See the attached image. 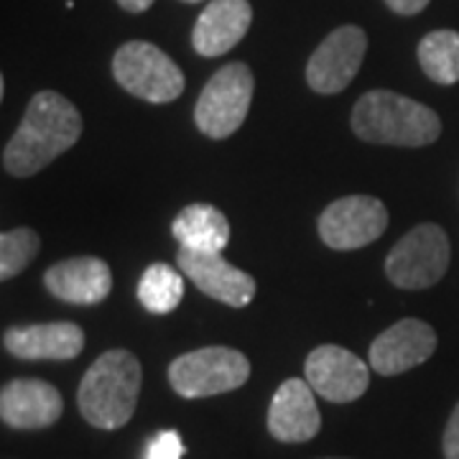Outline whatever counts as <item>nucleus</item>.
<instances>
[{
  "label": "nucleus",
  "mask_w": 459,
  "mask_h": 459,
  "mask_svg": "<svg viewBox=\"0 0 459 459\" xmlns=\"http://www.w3.org/2000/svg\"><path fill=\"white\" fill-rule=\"evenodd\" d=\"M250 23L253 8L247 0H212L195 23L192 47L207 59L222 56L246 39Z\"/></svg>",
  "instance_id": "nucleus-17"
},
{
  "label": "nucleus",
  "mask_w": 459,
  "mask_h": 459,
  "mask_svg": "<svg viewBox=\"0 0 459 459\" xmlns=\"http://www.w3.org/2000/svg\"><path fill=\"white\" fill-rule=\"evenodd\" d=\"M437 350V332L421 319H401L370 344V368L377 376H401L427 362Z\"/></svg>",
  "instance_id": "nucleus-13"
},
{
  "label": "nucleus",
  "mask_w": 459,
  "mask_h": 459,
  "mask_svg": "<svg viewBox=\"0 0 459 459\" xmlns=\"http://www.w3.org/2000/svg\"><path fill=\"white\" fill-rule=\"evenodd\" d=\"M171 235L179 240L181 247L199 253H222L230 243V222L212 204H189L174 217Z\"/></svg>",
  "instance_id": "nucleus-18"
},
{
  "label": "nucleus",
  "mask_w": 459,
  "mask_h": 459,
  "mask_svg": "<svg viewBox=\"0 0 459 459\" xmlns=\"http://www.w3.org/2000/svg\"><path fill=\"white\" fill-rule=\"evenodd\" d=\"M385 5L398 16H416L429 5V0H385Z\"/></svg>",
  "instance_id": "nucleus-24"
},
{
  "label": "nucleus",
  "mask_w": 459,
  "mask_h": 459,
  "mask_svg": "<svg viewBox=\"0 0 459 459\" xmlns=\"http://www.w3.org/2000/svg\"><path fill=\"white\" fill-rule=\"evenodd\" d=\"M419 65L431 82H459V33L449 29L427 33L419 44Z\"/></svg>",
  "instance_id": "nucleus-19"
},
{
  "label": "nucleus",
  "mask_w": 459,
  "mask_h": 459,
  "mask_svg": "<svg viewBox=\"0 0 459 459\" xmlns=\"http://www.w3.org/2000/svg\"><path fill=\"white\" fill-rule=\"evenodd\" d=\"M44 283L51 296L69 301V304L90 307V304H100L110 296L113 271L108 263L95 255L69 258V261L51 265L44 273Z\"/></svg>",
  "instance_id": "nucleus-16"
},
{
  "label": "nucleus",
  "mask_w": 459,
  "mask_h": 459,
  "mask_svg": "<svg viewBox=\"0 0 459 459\" xmlns=\"http://www.w3.org/2000/svg\"><path fill=\"white\" fill-rule=\"evenodd\" d=\"M3 347L21 360H74L84 350V332L74 322L21 325L5 329Z\"/></svg>",
  "instance_id": "nucleus-15"
},
{
  "label": "nucleus",
  "mask_w": 459,
  "mask_h": 459,
  "mask_svg": "<svg viewBox=\"0 0 459 459\" xmlns=\"http://www.w3.org/2000/svg\"><path fill=\"white\" fill-rule=\"evenodd\" d=\"M250 360L232 347H202L169 365V383L181 398H210L243 388Z\"/></svg>",
  "instance_id": "nucleus-5"
},
{
  "label": "nucleus",
  "mask_w": 459,
  "mask_h": 459,
  "mask_svg": "<svg viewBox=\"0 0 459 459\" xmlns=\"http://www.w3.org/2000/svg\"><path fill=\"white\" fill-rule=\"evenodd\" d=\"M368 36L360 26H340L314 49L307 65V82L319 95H337L360 72Z\"/></svg>",
  "instance_id": "nucleus-9"
},
{
  "label": "nucleus",
  "mask_w": 459,
  "mask_h": 459,
  "mask_svg": "<svg viewBox=\"0 0 459 459\" xmlns=\"http://www.w3.org/2000/svg\"><path fill=\"white\" fill-rule=\"evenodd\" d=\"M184 299V279L169 263H153L138 281V301L151 314H171Z\"/></svg>",
  "instance_id": "nucleus-20"
},
{
  "label": "nucleus",
  "mask_w": 459,
  "mask_h": 459,
  "mask_svg": "<svg viewBox=\"0 0 459 459\" xmlns=\"http://www.w3.org/2000/svg\"><path fill=\"white\" fill-rule=\"evenodd\" d=\"M39 235L31 228L5 230L0 235V279L11 281L23 273L39 253Z\"/></svg>",
  "instance_id": "nucleus-21"
},
{
  "label": "nucleus",
  "mask_w": 459,
  "mask_h": 459,
  "mask_svg": "<svg viewBox=\"0 0 459 459\" xmlns=\"http://www.w3.org/2000/svg\"><path fill=\"white\" fill-rule=\"evenodd\" d=\"M143 370L128 350H108L84 373L77 406L87 424L102 431L123 429L135 413Z\"/></svg>",
  "instance_id": "nucleus-3"
},
{
  "label": "nucleus",
  "mask_w": 459,
  "mask_h": 459,
  "mask_svg": "<svg viewBox=\"0 0 459 459\" xmlns=\"http://www.w3.org/2000/svg\"><path fill=\"white\" fill-rule=\"evenodd\" d=\"M449 238L439 225L424 222L409 230L385 258V276L398 289H429L439 283L449 268Z\"/></svg>",
  "instance_id": "nucleus-7"
},
{
  "label": "nucleus",
  "mask_w": 459,
  "mask_h": 459,
  "mask_svg": "<svg viewBox=\"0 0 459 459\" xmlns=\"http://www.w3.org/2000/svg\"><path fill=\"white\" fill-rule=\"evenodd\" d=\"M268 431L283 444H304L322 431V413L307 377H289L281 383L268 406Z\"/></svg>",
  "instance_id": "nucleus-14"
},
{
  "label": "nucleus",
  "mask_w": 459,
  "mask_h": 459,
  "mask_svg": "<svg viewBox=\"0 0 459 459\" xmlns=\"http://www.w3.org/2000/svg\"><path fill=\"white\" fill-rule=\"evenodd\" d=\"M253 92L255 80L247 65L232 62L217 69L195 105V123L199 131L214 141L230 138L232 133L240 131L250 113Z\"/></svg>",
  "instance_id": "nucleus-4"
},
{
  "label": "nucleus",
  "mask_w": 459,
  "mask_h": 459,
  "mask_svg": "<svg viewBox=\"0 0 459 459\" xmlns=\"http://www.w3.org/2000/svg\"><path fill=\"white\" fill-rule=\"evenodd\" d=\"M117 3L128 13H143V11H148L153 5V0H117Z\"/></svg>",
  "instance_id": "nucleus-25"
},
{
  "label": "nucleus",
  "mask_w": 459,
  "mask_h": 459,
  "mask_svg": "<svg viewBox=\"0 0 459 459\" xmlns=\"http://www.w3.org/2000/svg\"><path fill=\"white\" fill-rule=\"evenodd\" d=\"M177 263H179L181 273L189 276L202 294L214 301H222L232 309L247 307L258 289L250 273L230 265L220 253H199V250L179 247Z\"/></svg>",
  "instance_id": "nucleus-11"
},
{
  "label": "nucleus",
  "mask_w": 459,
  "mask_h": 459,
  "mask_svg": "<svg viewBox=\"0 0 459 459\" xmlns=\"http://www.w3.org/2000/svg\"><path fill=\"white\" fill-rule=\"evenodd\" d=\"M325 459H342V457H325Z\"/></svg>",
  "instance_id": "nucleus-27"
},
{
  "label": "nucleus",
  "mask_w": 459,
  "mask_h": 459,
  "mask_svg": "<svg viewBox=\"0 0 459 459\" xmlns=\"http://www.w3.org/2000/svg\"><path fill=\"white\" fill-rule=\"evenodd\" d=\"M181 3H202V0H181Z\"/></svg>",
  "instance_id": "nucleus-26"
},
{
  "label": "nucleus",
  "mask_w": 459,
  "mask_h": 459,
  "mask_svg": "<svg viewBox=\"0 0 459 459\" xmlns=\"http://www.w3.org/2000/svg\"><path fill=\"white\" fill-rule=\"evenodd\" d=\"M352 133L365 143L421 148L442 135V120L429 105L391 90L365 92L350 117Z\"/></svg>",
  "instance_id": "nucleus-2"
},
{
  "label": "nucleus",
  "mask_w": 459,
  "mask_h": 459,
  "mask_svg": "<svg viewBox=\"0 0 459 459\" xmlns=\"http://www.w3.org/2000/svg\"><path fill=\"white\" fill-rule=\"evenodd\" d=\"M113 77L133 98L166 105L181 98L184 72L174 59L148 41H128L113 56Z\"/></svg>",
  "instance_id": "nucleus-6"
},
{
  "label": "nucleus",
  "mask_w": 459,
  "mask_h": 459,
  "mask_svg": "<svg viewBox=\"0 0 459 459\" xmlns=\"http://www.w3.org/2000/svg\"><path fill=\"white\" fill-rule=\"evenodd\" d=\"M304 377L329 403H352L370 385V368L340 344H322L304 362Z\"/></svg>",
  "instance_id": "nucleus-10"
},
{
  "label": "nucleus",
  "mask_w": 459,
  "mask_h": 459,
  "mask_svg": "<svg viewBox=\"0 0 459 459\" xmlns=\"http://www.w3.org/2000/svg\"><path fill=\"white\" fill-rule=\"evenodd\" d=\"M444 457L446 459H459V403L452 411L449 421H446V429H444Z\"/></svg>",
  "instance_id": "nucleus-23"
},
{
  "label": "nucleus",
  "mask_w": 459,
  "mask_h": 459,
  "mask_svg": "<svg viewBox=\"0 0 459 459\" xmlns=\"http://www.w3.org/2000/svg\"><path fill=\"white\" fill-rule=\"evenodd\" d=\"M65 413L62 394L39 377H16L0 391V419L18 431L54 427Z\"/></svg>",
  "instance_id": "nucleus-12"
},
{
  "label": "nucleus",
  "mask_w": 459,
  "mask_h": 459,
  "mask_svg": "<svg viewBox=\"0 0 459 459\" xmlns=\"http://www.w3.org/2000/svg\"><path fill=\"white\" fill-rule=\"evenodd\" d=\"M82 135V115L59 92H36L16 133L3 148V169L11 177H33L59 159Z\"/></svg>",
  "instance_id": "nucleus-1"
},
{
  "label": "nucleus",
  "mask_w": 459,
  "mask_h": 459,
  "mask_svg": "<svg viewBox=\"0 0 459 459\" xmlns=\"http://www.w3.org/2000/svg\"><path fill=\"white\" fill-rule=\"evenodd\" d=\"M388 228L385 204L368 195H350L334 199L325 212L319 214V238L332 250H358L376 243Z\"/></svg>",
  "instance_id": "nucleus-8"
},
{
  "label": "nucleus",
  "mask_w": 459,
  "mask_h": 459,
  "mask_svg": "<svg viewBox=\"0 0 459 459\" xmlns=\"http://www.w3.org/2000/svg\"><path fill=\"white\" fill-rule=\"evenodd\" d=\"M184 455H186V446L181 442L179 431L174 429L156 434L146 449V459H181Z\"/></svg>",
  "instance_id": "nucleus-22"
}]
</instances>
